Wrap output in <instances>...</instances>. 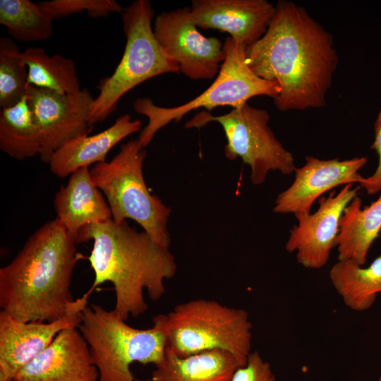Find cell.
<instances>
[{
  "mask_svg": "<svg viewBox=\"0 0 381 381\" xmlns=\"http://www.w3.org/2000/svg\"><path fill=\"white\" fill-rule=\"evenodd\" d=\"M246 62L260 78L278 83L281 111L325 105L339 64L332 35L305 8L278 1L264 35L246 47Z\"/></svg>",
  "mask_w": 381,
  "mask_h": 381,
  "instance_id": "cell-1",
  "label": "cell"
},
{
  "mask_svg": "<svg viewBox=\"0 0 381 381\" xmlns=\"http://www.w3.org/2000/svg\"><path fill=\"white\" fill-rule=\"evenodd\" d=\"M92 240L87 260L95 274L90 289L79 301L87 306V298L100 284L111 282L115 291L114 310L122 320L143 315L150 298L160 299L166 291L164 282L176 272L175 258L169 248L155 242L144 231H138L127 222L112 219L88 224L79 232L76 243Z\"/></svg>",
  "mask_w": 381,
  "mask_h": 381,
  "instance_id": "cell-2",
  "label": "cell"
},
{
  "mask_svg": "<svg viewBox=\"0 0 381 381\" xmlns=\"http://www.w3.org/2000/svg\"><path fill=\"white\" fill-rule=\"evenodd\" d=\"M56 218L32 234L13 260L0 269V307L23 321L53 322L74 301L73 272L84 258Z\"/></svg>",
  "mask_w": 381,
  "mask_h": 381,
  "instance_id": "cell-3",
  "label": "cell"
},
{
  "mask_svg": "<svg viewBox=\"0 0 381 381\" xmlns=\"http://www.w3.org/2000/svg\"><path fill=\"white\" fill-rule=\"evenodd\" d=\"M152 322L162 328L167 347L181 357L219 349L231 353L243 366L252 352L248 313L214 300L177 304L168 313L155 315Z\"/></svg>",
  "mask_w": 381,
  "mask_h": 381,
  "instance_id": "cell-4",
  "label": "cell"
},
{
  "mask_svg": "<svg viewBox=\"0 0 381 381\" xmlns=\"http://www.w3.org/2000/svg\"><path fill=\"white\" fill-rule=\"evenodd\" d=\"M78 329L88 344L98 381H135L132 363L157 367L164 360L167 340L157 324L148 329L134 328L114 310L90 304L82 311Z\"/></svg>",
  "mask_w": 381,
  "mask_h": 381,
  "instance_id": "cell-5",
  "label": "cell"
},
{
  "mask_svg": "<svg viewBox=\"0 0 381 381\" xmlns=\"http://www.w3.org/2000/svg\"><path fill=\"white\" fill-rule=\"evenodd\" d=\"M146 155L138 140H131L111 161L95 164L90 175L106 197L114 222L133 219L155 242L169 248L167 225L171 210L146 186L143 173Z\"/></svg>",
  "mask_w": 381,
  "mask_h": 381,
  "instance_id": "cell-6",
  "label": "cell"
},
{
  "mask_svg": "<svg viewBox=\"0 0 381 381\" xmlns=\"http://www.w3.org/2000/svg\"><path fill=\"white\" fill-rule=\"evenodd\" d=\"M154 16L148 0H136L123 8L124 52L113 73L98 86L88 119L92 126L105 120L122 97L137 85L162 74L179 72L178 64L164 53L155 37Z\"/></svg>",
  "mask_w": 381,
  "mask_h": 381,
  "instance_id": "cell-7",
  "label": "cell"
},
{
  "mask_svg": "<svg viewBox=\"0 0 381 381\" xmlns=\"http://www.w3.org/2000/svg\"><path fill=\"white\" fill-rule=\"evenodd\" d=\"M246 46L234 42L230 37L224 42L225 59L214 82L192 100L174 107H159L147 97L138 98L133 104L134 110L145 116L148 122L138 136L145 147L155 134L170 122L179 121L193 110L204 108L208 111L217 107H241L256 96H267L274 99L280 93L277 83L258 76L246 62Z\"/></svg>",
  "mask_w": 381,
  "mask_h": 381,
  "instance_id": "cell-8",
  "label": "cell"
},
{
  "mask_svg": "<svg viewBox=\"0 0 381 381\" xmlns=\"http://www.w3.org/2000/svg\"><path fill=\"white\" fill-rule=\"evenodd\" d=\"M269 120L265 109L246 103L219 116L200 111L186 122L185 128H199L211 121L219 123L227 141L226 157L230 160L241 158L250 168L252 184L260 185L270 171L288 175L296 168L293 155L278 140L268 126Z\"/></svg>",
  "mask_w": 381,
  "mask_h": 381,
  "instance_id": "cell-9",
  "label": "cell"
},
{
  "mask_svg": "<svg viewBox=\"0 0 381 381\" xmlns=\"http://www.w3.org/2000/svg\"><path fill=\"white\" fill-rule=\"evenodd\" d=\"M27 101L40 135V159L49 162L54 154L69 141L88 135L94 98L87 88L75 94L28 84Z\"/></svg>",
  "mask_w": 381,
  "mask_h": 381,
  "instance_id": "cell-10",
  "label": "cell"
},
{
  "mask_svg": "<svg viewBox=\"0 0 381 381\" xmlns=\"http://www.w3.org/2000/svg\"><path fill=\"white\" fill-rule=\"evenodd\" d=\"M153 32L162 50L186 77L200 80L217 75L225 59L224 43L198 32L190 8L159 13L155 19Z\"/></svg>",
  "mask_w": 381,
  "mask_h": 381,
  "instance_id": "cell-11",
  "label": "cell"
},
{
  "mask_svg": "<svg viewBox=\"0 0 381 381\" xmlns=\"http://www.w3.org/2000/svg\"><path fill=\"white\" fill-rule=\"evenodd\" d=\"M358 187L346 184L337 193L319 199V207L313 214H295L298 221L290 230L285 248L296 253L297 262L303 267L320 269L328 262L331 250L337 246L339 220L343 211L356 196Z\"/></svg>",
  "mask_w": 381,
  "mask_h": 381,
  "instance_id": "cell-12",
  "label": "cell"
},
{
  "mask_svg": "<svg viewBox=\"0 0 381 381\" xmlns=\"http://www.w3.org/2000/svg\"><path fill=\"white\" fill-rule=\"evenodd\" d=\"M303 166L295 169L292 184L280 193L274 202L276 213H310L313 202L324 193L342 184L359 183V170L367 163L365 157L339 160L305 157Z\"/></svg>",
  "mask_w": 381,
  "mask_h": 381,
  "instance_id": "cell-13",
  "label": "cell"
},
{
  "mask_svg": "<svg viewBox=\"0 0 381 381\" xmlns=\"http://www.w3.org/2000/svg\"><path fill=\"white\" fill-rule=\"evenodd\" d=\"M82 312H68L56 321L23 322L0 312V381H13L17 373L44 351L66 329L78 328Z\"/></svg>",
  "mask_w": 381,
  "mask_h": 381,
  "instance_id": "cell-14",
  "label": "cell"
},
{
  "mask_svg": "<svg viewBox=\"0 0 381 381\" xmlns=\"http://www.w3.org/2000/svg\"><path fill=\"white\" fill-rule=\"evenodd\" d=\"M274 11L266 0H193L190 14L196 27L227 32L248 47L266 32Z\"/></svg>",
  "mask_w": 381,
  "mask_h": 381,
  "instance_id": "cell-15",
  "label": "cell"
},
{
  "mask_svg": "<svg viewBox=\"0 0 381 381\" xmlns=\"http://www.w3.org/2000/svg\"><path fill=\"white\" fill-rule=\"evenodd\" d=\"M99 372L77 328L61 331L52 343L24 365L13 381H97Z\"/></svg>",
  "mask_w": 381,
  "mask_h": 381,
  "instance_id": "cell-16",
  "label": "cell"
},
{
  "mask_svg": "<svg viewBox=\"0 0 381 381\" xmlns=\"http://www.w3.org/2000/svg\"><path fill=\"white\" fill-rule=\"evenodd\" d=\"M54 206L56 218L75 243L84 226L112 219L109 206L94 184L88 167L70 175L66 185L56 193Z\"/></svg>",
  "mask_w": 381,
  "mask_h": 381,
  "instance_id": "cell-17",
  "label": "cell"
},
{
  "mask_svg": "<svg viewBox=\"0 0 381 381\" xmlns=\"http://www.w3.org/2000/svg\"><path fill=\"white\" fill-rule=\"evenodd\" d=\"M141 128L140 120H132L129 114L121 116L107 129L78 137L62 146L50 159V170L56 176L65 178L82 167L106 162L108 152L116 144Z\"/></svg>",
  "mask_w": 381,
  "mask_h": 381,
  "instance_id": "cell-18",
  "label": "cell"
},
{
  "mask_svg": "<svg viewBox=\"0 0 381 381\" xmlns=\"http://www.w3.org/2000/svg\"><path fill=\"white\" fill-rule=\"evenodd\" d=\"M381 231V195L362 208L355 196L343 211L337 238L338 260H352L363 266L369 250Z\"/></svg>",
  "mask_w": 381,
  "mask_h": 381,
  "instance_id": "cell-19",
  "label": "cell"
},
{
  "mask_svg": "<svg viewBox=\"0 0 381 381\" xmlns=\"http://www.w3.org/2000/svg\"><path fill=\"white\" fill-rule=\"evenodd\" d=\"M241 367L231 353L214 349L181 357L167 347L163 363L155 367L152 381H232Z\"/></svg>",
  "mask_w": 381,
  "mask_h": 381,
  "instance_id": "cell-20",
  "label": "cell"
},
{
  "mask_svg": "<svg viewBox=\"0 0 381 381\" xmlns=\"http://www.w3.org/2000/svg\"><path fill=\"white\" fill-rule=\"evenodd\" d=\"M329 275L348 308L355 311L367 310L381 293V255L366 267L350 260H338Z\"/></svg>",
  "mask_w": 381,
  "mask_h": 381,
  "instance_id": "cell-21",
  "label": "cell"
},
{
  "mask_svg": "<svg viewBox=\"0 0 381 381\" xmlns=\"http://www.w3.org/2000/svg\"><path fill=\"white\" fill-rule=\"evenodd\" d=\"M40 135L26 95L16 104L0 111V148L18 159L34 157L40 151Z\"/></svg>",
  "mask_w": 381,
  "mask_h": 381,
  "instance_id": "cell-22",
  "label": "cell"
},
{
  "mask_svg": "<svg viewBox=\"0 0 381 381\" xmlns=\"http://www.w3.org/2000/svg\"><path fill=\"white\" fill-rule=\"evenodd\" d=\"M23 59L28 70V84L61 94L81 90L72 59L59 54L50 56L40 47L26 48Z\"/></svg>",
  "mask_w": 381,
  "mask_h": 381,
  "instance_id": "cell-23",
  "label": "cell"
},
{
  "mask_svg": "<svg viewBox=\"0 0 381 381\" xmlns=\"http://www.w3.org/2000/svg\"><path fill=\"white\" fill-rule=\"evenodd\" d=\"M0 23L22 42L47 40L53 33V20L39 3L28 0H1Z\"/></svg>",
  "mask_w": 381,
  "mask_h": 381,
  "instance_id": "cell-24",
  "label": "cell"
},
{
  "mask_svg": "<svg viewBox=\"0 0 381 381\" xmlns=\"http://www.w3.org/2000/svg\"><path fill=\"white\" fill-rule=\"evenodd\" d=\"M28 70L23 52L10 37L0 38V107L18 103L26 93Z\"/></svg>",
  "mask_w": 381,
  "mask_h": 381,
  "instance_id": "cell-25",
  "label": "cell"
},
{
  "mask_svg": "<svg viewBox=\"0 0 381 381\" xmlns=\"http://www.w3.org/2000/svg\"><path fill=\"white\" fill-rule=\"evenodd\" d=\"M38 3L53 20L83 11L92 18L104 17L110 13H121L124 8L114 0H52Z\"/></svg>",
  "mask_w": 381,
  "mask_h": 381,
  "instance_id": "cell-26",
  "label": "cell"
},
{
  "mask_svg": "<svg viewBox=\"0 0 381 381\" xmlns=\"http://www.w3.org/2000/svg\"><path fill=\"white\" fill-rule=\"evenodd\" d=\"M232 381H277L268 362L263 360L260 353L253 351L245 365L235 372Z\"/></svg>",
  "mask_w": 381,
  "mask_h": 381,
  "instance_id": "cell-27",
  "label": "cell"
},
{
  "mask_svg": "<svg viewBox=\"0 0 381 381\" xmlns=\"http://www.w3.org/2000/svg\"><path fill=\"white\" fill-rule=\"evenodd\" d=\"M375 139L371 149L376 152L378 164L375 172L368 177H363L359 182L368 195H374L381 191V109L374 123Z\"/></svg>",
  "mask_w": 381,
  "mask_h": 381,
  "instance_id": "cell-28",
  "label": "cell"
},
{
  "mask_svg": "<svg viewBox=\"0 0 381 381\" xmlns=\"http://www.w3.org/2000/svg\"><path fill=\"white\" fill-rule=\"evenodd\" d=\"M378 381H381V373H380V377H379Z\"/></svg>",
  "mask_w": 381,
  "mask_h": 381,
  "instance_id": "cell-29",
  "label": "cell"
}]
</instances>
